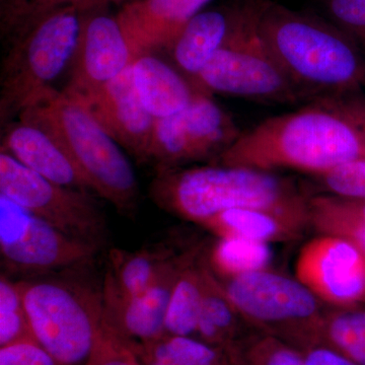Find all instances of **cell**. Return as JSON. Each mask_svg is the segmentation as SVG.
I'll return each mask as SVG.
<instances>
[{
	"instance_id": "6da1fadb",
	"label": "cell",
	"mask_w": 365,
	"mask_h": 365,
	"mask_svg": "<svg viewBox=\"0 0 365 365\" xmlns=\"http://www.w3.org/2000/svg\"><path fill=\"white\" fill-rule=\"evenodd\" d=\"M359 158H365V143L354 126L333 108L313 102L241 132L217 160L225 167L316 176Z\"/></svg>"
},
{
	"instance_id": "7a4b0ae2",
	"label": "cell",
	"mask_w": 365,
	"mask_h": 365,
	"mask_svg": "<svg viewBox=\"0 0 365 365\" xmlns=\"http://www.w3.org/2000/svg\"><path fill=\"white\" fill-rule=\"evenodd\" d=\"M258 26L281 71L307 104L364 93L365 55L334 24L262 0Z\"/></svg>"
},
{
	"instance_id": "3957f363",
	"label": "cell",
	"mask_w": 365,
	"mask_h": 365,
	"mask_svg": "<svg viewBox=\"0 0 365 365\" xmlns=\"http://www.w3.org/2000/svg\"><path fill=\"white\" fill-rule=\"evenodd\" d=\"M151 196L160 207L201 225L230 209L309 208L312 197L289 178L220 165L158 170Z\"/></svg>"
},
{
	"instance_id": "277c9868",
	"label": "cell",
	"mask_w": 365,
	"mask_h": 365,
	"mask_svg": "<svg viewBox=\"0 0 365 365\" xmlns=\"http://www.w3.org/2000/svg\"><path fill=\"white\" fill-rule=\"evenodd\" d=\"M18 119L37 125L56 139L95 195L125 215L135 210L139 187L133 168L121 146L83 106L51 86L34 98Z\"/></svg>"
},
{
	"instance_id": "5b68a950",
	"label": "cell",
	"mask_w": 365,
	"mask_h": 365,
	"mask_svg": "<svg viewBox=\"0 0 365 365\" xmlns=\"http://www.w3.org/2000/svg\"><path fill=\"white\" fill-rule=\"evenodd\" d=\"M81 26L79 0L21 26L6 43L0 73L1 127L18 119L73 58Z\"/></svg>"
},
{
	"instance_id": "8992f818",
	"label": "cell",
	"mask_w": 365,
	"mask_h": 365,
	"mask_svg": "<svg viewBox=\"0 0 365 365\" xmlns=\"http://www.w3.org/2000/svg\"><path fill=\"white\" fill-rule=\"evenodd\" d=\"M34 339L59 365L90 359L104 328L103 290L74 280H21Z\"/></svg>"
},
{
	"instance_id": "52a82bcc",
	"label": "cell",
	"mask_w": 365,
	"mask_h": 365,
	"mask_svg": "<svg viewBox=\"0 0 365 365\" xmlns=\"http://www.w3.org/2000/svg\"><path fill=\"white\" fill-rule=\"evenodd\" d=\"M261 2L255 0L235 9L227 39L197 78V90L265 104L302 102L262 38Z\"/></svg>"
},
{
	"instance_id": "ba28073f",
	"label": "cell",
	"mask_w": 365,
	"mask_h": 365,
	"mask_svg": "<svg viewBox=\"0 0 365 365\" xmlns=\"http://www.w3.org/2000/svg\"><path fill=\"white\" fill-rule=\"evenodd\" d=\"M220 280L256 332L284 341L299 351L322 343L323 302L297 278L265 269Z\"/></svg>"
},
{
	"instance_id": "9c48e42d",
	"label": "cell",
	"mask_w": 365,
	"mask_h": 365,
	"mask_svg": "<svg viewBox=\"0 0 365 365\" xmlns=\"http://www.w3.org/2000/svg\"><path fill=\"white\" fill-rule=\"evenodd\" d=\"M0 195L79 241L100 250L107 241V220L90 193L48 181L4 151Z\"/></svg>"
},
{
	"instance_id": "30bf717a",
	"label": "cell",
	"mask_w": 365,
	"mask_h": 365,
	"mask_svg": "<svg viewBox=\"0 0 365 365\" xmlns=\"http://www.w3.org/2000/svg\"><path fill=\"white\" fill-rule=\"evenodd\" d=\"M100 251L0 195V254L11 272L44 274L85 265Z\"/></svg>"
},
{
	"instance_id": "8fae6325",
	"label": "cell",
	"mask_w": 365,
	"mask_h": 365,
	"mask_svg": "<svg viewBox=\"0 0 365 365\" xmlns=\"http://www.w3.org/2000/svg\"><path fill=\"white\" fill-rule=\"evenodd\" d=\"M211 95L197 93L182 111L157 119L153 125L148 162L158 170L220 155L241 131Z\"/></svg>"
},
{
	"instance_id": "7c38bea8",
	"label": "cell",
	"mask_w": 365,
	"mask_h": 365,
	"mask_svg": "<svg viewBox=\"0 0 365 365\" xmlns=\"http://www.w3.org/2000/svg\"><path fill=\"white\" fill-rule=\"evenodd\" d=\"M81 26L71 61V76L66 90L83 95L110 83L137 58L116 16L103 0H79Z\"/></svg>"
},
{
	"instance_id": "4fadbf2b",
	"label": "cell",
	"mask_w": 365,
	"mask_h": 365,
	"mask_svg": "<svg viewBox=\"0 0 365 365\" xmlns=\"http://www.w3.org/2000/svg\"><path fill=\"white\" fill-rule=\"evenodd\" d=\"M297 278L318 299L334 307L365 304V256L351 242L321 234L297 257Z\"/></svg>"
},
{
	"instance_id": "5bb4252c",
	"label": "cell",
	"mask_w": 365,
	"mask_h": 365,
	"mask_svg": "<svg viewBox=\"0 0 365 365\" xmlns=\"http://www.w3.org/2000/svg\"><path fill=\"white\" fill-rule=\"evenodd\" d=\"M200 250L176 254L148 289L135 297H123L102 287L104 326L127 343H144L165 336V318L178 277Z\"/></svg>"
},
{
	"instance_id": "9a60e30c",
	"label": "cell",
	"mask_w": 365,
	"mask_h": 365,
	"mask_svg": "<svg viewBox=\"0 0 365 365\" xmlns=\"http://www.w3.org/2000/svg\"><path fill=\"white\" fill-rule=\"evenodd\" d=\"M68 96L83 106L122 148L139 162H148L155 119L137 95L131 66L97 90Z\"/></svg>"
},
{
	"instance_id": "2e32d148",
	"label": "cell",
	"mask_w": 365,
	"mask_h": 365,
	"mask_svg": "<svg viewBox=\"0 0 365 365\" xmlns=\"http://www.w3.org/2000/svg\"><path fill=\"white\" fill-rule=\"evenodd\" d=\"M211 0H134L117 18L137 57L169 50L182 29Z\"/></svg>"
},
{
	"instance_id": "e0dca14e",
	"label": "cell",
	"mask_w": 365,
	"mask_h": 365,
	"mask_svg": "<svg viewBox=\"0 0 365 365\" xmlns=\"http://www.w3.org/2000/svg\"><path fill=\"white\" fill-rule=\"evenodd\" d=\"M1 128V151L48 181L93 193L88 180L68 153L39 126L18 119Z\"/></svg>"
},
{
	"instance_id": "ac0fdd59",
	"label": "cell",
	"mask_w": 365,
	"mask_h": 365,
	"mask_svg": "<svg viewBox=\"0 0 365 365\" xmlns=\"http://www.w3.org/2000/svg\"><path fill=\"white\" fill-rule=\"evenodd\" d=\"M311 225L309 208L230 209L213 216L202 227L220 237H240L260 242L299 239Z\"/></svg>"
},
{
	"instance_id": "d6986e66",
	"label": "cell",
	"mask_w": 365,
	"mask_h": 365,
	"mask_svg": "<svg viewBox=\"0 0 365 365\" xmlns=\"http://www.w3.org/2000/svg\"><path fill=\"white\" fill-rule=\"evenodd\" d=\"M131 73L137 95L155 120L182 111L200 93L181 72L153 54L137 57Z\"/></svg>"
},
{
	"instance_id": "ffe728a7",
	"label": "cell",
	"mask_w": 365,
	"mask_h": 365,
	"mask_svg": "<svg viewBox=\"0 0 365 365\" xmlns=\"http://www.w3.org/2000/svg\"><path fill=\"white\" fill-rule=\"evenodd\" d=\"M232 14L220 9L202 11L182 29L169 51L181 72L192 85L222 48L234 23Z\"/></svg>"
},
{
	"instance_id": "44dd1931",
	"label": "cell",
	"mask_w": 365,
	"mask_h": 365,
	"mask_svg": "<svg viewBox=\"0 0 365 365\" xmlns=\"http://www.w3.org/2000/svg\"><path fill=\"white\" fill-rule=\"evenodd\" d=\"M256 331L242 318L228 299L222 281L205 260V287L196 338L232 357Z\"/></svg>"
},
{
	"instance_id": "7402d4cb",
	"label": "cell",
	"mask_w": 365,
	"mask_h": 365,
	"mask_svg": "<svg viewBox=\"0 0 365 365\" xmlns=\"http://www.w3.org/2000/svg\"><path fill=\"white\" fill-rule=\"evenodd\" d=\"M176 254L163 245L134 252L111 250L103 287L123 297L143 294Z\"/></svg>"
},
{
	"instance_id": "603a6c76",
	"label": "cell",
	"mask_w": 365,
	"mask_h": 365,
	"mask_svg": "<svg viewBox=\"0 0 365 365\" xmlns=\"http://www.w3.org/2000/svg\"><path fill=\"white\" fill-rule=\"evenodd\" d=\"M199 254L182 269L170 294L165 318V335L196 337L205 287V260Z\"/></svg>"
},
{
	"instance_id": "cb8c5ba5",
	"label": "cell",
	"mask_w": 365,
	"mask_h": 365,
	"mask_svg": "<svg viewBox=\"0 0 365 365\" xmlns=\"http://www.w3.org/2000/svg\"><path fill=\"white\" fill-rule=\"evenodd\" d=\"M322 343L357 365H365V309L359 307L326 309Z\"/></svg>"
},
{
	"instance_id": "d4e9b609",
	"label": "cell",
	"mask_w": 365,
	"mask_h": 365,
	"mask_svg": "<svg viewBox=\"0 0 365 365\" xmlns=\"http://www.w3.org/2000/svg\"><path fill=\"white\" fill-rule=\"evenodd\" d=\"M268 244L240 237H220L215 242L207 263L220 279L254 271L265 270L270 264Z\"/></svg>"
},
{
	"instance_id": "484cf974",
	"label": "cell",
	"mask_w": 365,
	"mask_h": 365,
	"mask_svg": "<svg viewBox=\"0 0 365 365\" xmlns=\"http://www.w3.org/2000/svg\"><path fill=\"white\" fill-rule=\"evenodd\" d=\"M34 339L20 281L0 277V347Z\"/></svg>"
},
{
	"instance_id": "4316f807",
	"label": "cell",
	"mask_w": 365,
	"mask_h": 365,
	"mask_svg": "<svg viewBox=\"0 0 365 365\" xmlns=\"http://www.w3.org/2000/svg\"><path fill=\"white\" fill-rule=\"evenodd\" d=\"M144 344L178 365H234L227 353L196 337L165 335Z\"/></svg>"
},
{
	"instance_id": "83f0119b",
	"label": "cell",
	"mask_w": 365,
	"mask_h": 365,
	"mask_svg": "<svg viewBox=\"0 0 365 365\" xmlns=\"http://www.w3.org/2000/svg\"><path fill=\"white\" fill-rule=\"evenodd\" d=\"M311 227L319 234L338 235L354 244L365 256V225L336 207L328 195L319 194L309 199Z\"/></svg>"
},
{
	"instance_id": "f1b7e54d",
	"label": "cell",
	"mask_w": 365,
	"mask_h": 365,
	"mask_svg": "<svg viewBox=\"0 0 365 365\" xmlns=\"http://www.w3.org/2000/svg\"><path fill=\"white\" fill-rule=\"evenodd\" d=\"M230 359L234 365H306L297 348L261 333L250 336Z\"/></svg>"
},
{
	"instance_id": "f546056e",
	"label": "cell",
	"mask_w": 365,
	"mask_h": 365,
	"mask_svg": "<svg viewBox=\"0 0 365 365\" xmlns=\"http://www.w3.org/2000/svg\"><path fill=\"white\" fill-rule=\"evenodd\" d=\"M312 177L326 195L365 199V158L342 163L328 172Z\"/></svg>"
},
{
	"instance_id": "4dcf8cb0",
	"label": "cell",
	"mask_w": 365,
	"mask_h": 365,
	"mask_svg": "<svg viewBox=\"0 0 365 365\" xmlns=\"http://www.w3.org/2000/svg\"><path fill=\"white\" fill-rule=\"evenodd\" d=\"M326 7L334 25L365 55V0H327Z\"/></svg>"
},
{
	"instance_id": "1f68e13d",
	"label": "cell",
	"mask_w": 365,
	"mask_h": 365,
	"mask_svg": "<svg viewBox=\"0 0 365 365\" xmlns=\"http://www.w3.org/2000/svg\"><path fill=\"white\" fill-rule=\"evenodd\" d=\"M81 365L140 364L128 345L104 326L90 359Z\"/></svg>"
},
{
	"instance_id": "d6a6232c",
	"label": "cell",
	"mask_w": 365,
	"mask_h": 365,
	"mask_svg": "<svg viewBox=\"0 0 365 365\" xmlns=\"http://www.w3.org/2000/svg\"><path fill=\"white\" fill-rule=\"evenodd\" d=\"M0 365H59L35 339L0 347Z\"/></svg>"
},
{
	"instance_id": "836d02e7",
	"label": "cell",
	"mask_w": 365,
	"mask_h": 365,
	"mask_svg": "<svg viewBox=\"0 0 365 365\" xmlns=\"http://www.w3.org/2000/svg\"><path fill=\"white\" fill-rule=\"evenodd\" d=\"M342 114L354 126L365 143V95L364 93L317 101Z\"/></svg>"
},
{
	"instance_id": "e575fe53",
	"label": "cell",
	"mask_w": 365,
	"mask_h": 365,
	"mask_svg": "<svg viewBox=\"0 0 365 365\" xmlns=\"http://www.w3.org/2000/svg\"><path fill=\"white\" fill-rule=\"evenodd\" d=\"M31 0H0V30L4 44L25 24Z\"/></svg>"
},
{
	"instance_id": "d590c367",
	"label": "cell",
	"mask_w": 365,
	"mask_h": 365,
	"mask_svg": "<svg viewBox=\"0 0 365 365\" xmlns=\"http://www.w3.org/2000/svg\"><path fill=\"white\" fill-rule=\"evenodd\" d=\"M300 352L306 365H357L323 343L312 346Z\"/></svg>"
},
{
	"instance_id": "8d00e7d4",
	"label": "cell",
	"mask_w": 365,
	"mask_h": 365,
	"mask_svg": "<svg viewBox=\"0 0 365 365\" xmlns=\"http://www.w3.org/2000/svg\"><path fill=\"white\" fill-rule=\"evenodd\" d=\"M328 196L334 205L340 211L365 225V199H348L342 198V197Z\"/></svg>"
},
{
	"instance_id": "74e56055",
	"label": "cell",
	"mask_w": 365,
	"mask_h": 365,
	"mask_svg": "<svg viewBox=\"0 0 365 365\" xmlns=\"http://www.w3.org/2000/svg\"><path fill=\"white\" fill-rule=\"evenodd\" d=\"M76 0H31L30 9H29L28 16L24 26L31 21L39 18L40 16L56 9V7L66 6Z\"/></svg>"
},
{
	"instance_id": "f35d334b",
	"label": "cell",
	"mask_w": 365,
	"mask_h": 365,
	"mask_svg": "<svg viewBox=\"0 0 365 365\" xmlns=\"http://www.w3.org/2000/svg\"><path fill=\"white\" fill-rule=\"evenodd\" d=\"M103 1L107 2L109 4H116V6H122L125 4L134 1V0H103Z\"/></svg>"
}]
</instances>
